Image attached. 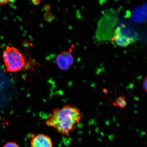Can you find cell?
<instances>
[{
  "label": "cell",
  "instance_id": "1",
  "mask_svg": "<svg viewBox=\"0 0 147 147\" xmlns=\"http://www.w3.org/2000/svg\"><path fill=\"white\" fill-rule=\"evenodd\" d=\"M83 117L80 109L72 104H68L53 110L45 123L58 133L69 137L70 132L76 129V125Z\"/></svg>",
  "mask_w": 147,
  "mask_h": 147
},
{
  "label": "cell",
  "instance_id": "2",
  "mask_svg": "<svg viewBox=\"0 0 147 147\" xmlns=\"http://www.w3.org/2000/svg\"><path fill=\"white\" fill-rule=\"evenodd\" d=\"M3 60L7 71L10 72L21 70L25 64L23 55L14 47H6L3 54Z\"/></svg>",
  "mask_w": 147,
  "mask_h": 147
},
{
  "label": "cell",
  "instance_id": "3",
  "mask_svg": "<svg viewBox=\"0 0 147 147\" xmlns=\"http://www.w3.org/2000/svg\"><path fill=\"white\" fill-rule=\"evenodd\" d=\"M30 145L31 147H53V141L51 138L43 134L33 135Z\"/></svg>",
  "mask_w": 147,
  "mask_h": 147
},
{
  "label": "cell",
  "instance_id": "4",
  "mask_svg": "<svg viewBox=\"0 0 147 147\" xmlns=\"http://www.w3.org/2000/svg\"><path fill=\"white\" fill-rule=\"evenodd\" d=\"M56 60L58 67L62 70H68L71 67L61 53L57 55Z\"/></svg>",
  "mask_w": 147,
  "mask_h": 147
},
{
  "label": "cell",
  "instance_id": "5",
  "mask_svg": "<svg viewBox=\"0 0 147 147\" xmlns=\"http://www.w3.org/2000/svg\"><path fill=\"white\" fill-rule=\"evenodd\" d=\"M126 96H121L117 97L115 102L113 103V106L119 107L121 108H124L127 104L125 100Z\"/></svg>",
  "mask_w": 147,
  "mask_h": 147
},
{
  "label": "cell",
  "instance_id": "6",
  "mask_svg": "<svg viewBox=\"0 0 147 147\" xmlns=\"http://www.w3.org/2000/svg\"><path fill=\"white\" fill-rule=\"evenodd\" d=\"M61 54L63 55L70 67L72 66L74 63V58L71 53L68 51H63L61 53Z\"/></svg>",
  "mask_w": 147,
  "mask_h": 147
},
{
  "label": "cell",
  "instance_id": "7",
  "mask_svg": "<svg viewBox=\"0 0 147 147\" xmlns=\"http://www.w3.org/2000/svg\"><path fill=\"white\" fill-rule=\"evenodd\" d=\"M44 18L46 21L51 22L55 19V16L52 13L47 12L44 15Z\"/></svg>",
  "mask_w": 147,
  "mask_h": 147
},
{
  "label": "cell",
  "instance_id": "8",
  "mask_svg": "<svg viewBox=\"0 0 147 147\" xmlns=\"http://www.w3.org/2000/svg\"><path fill=\"white\" fill-rule=\"evenodd\" d=\"M3 147H20L19 145L14 142H8L5 144Z\"/></svg>",
  "mask_w": 147,
  "mask_h": 147
},
{
  "label": "cell",
  "instance_id": "9",
  "mask_svg": "<svg viewBox=\"0 0 147 147\" xmlns=\"http://www.w3.org/2000/svg\"><path fill=\"white\" fill-rule=\"evenodd\" d=\"M142 87L143 90L147 93V76L145 77L144 79H143Z\"/></svg>",
  "mask_w": 147,
  "mask_h": 147
},
{
  "label": "cell",
  "instance_id": "10",
  "mask_svg": "<svg viewBox=\"0 0 147 147\" xmlns=\"http://www.w3.org/2000/svg\"><path fill=\"white\" fill-rule=\"evenodd\" d=\"M11 1H0V5L10 4Z\"/></svg>",
  "mask_w": 147,
  "mask_h": 147
},
{
  "label": "cell",
  "instance_id": "11",
  "mask_svg": "<svg viewBox=\"0 0 147 147\" xmlns=\"http://www.w3.org/2000/svg\"><path fill=\"white\" fill-rule=\"evenodd\" d=\"M45 9L47 11H50L51 9V6L49 5H46L45 7Z\"/></svg>",
  "mask_w": 147,
  "mask_h": 147
},
{
  "label": "cell",
  "instance_id": "12",
  "mask_svg": "<svg viewBox=\"0 0 147 147\" xmlns=\"http://www.w3.org/2000/svg\"><path fill=\"white\" fill-rule=\"evenodd\" d=\"M40 2H41V1H33V3H34V4L36 5L39 4Z\"/></svg>",
  "mask_w": 147,
  "mask_h": 147
}]
</instances>
